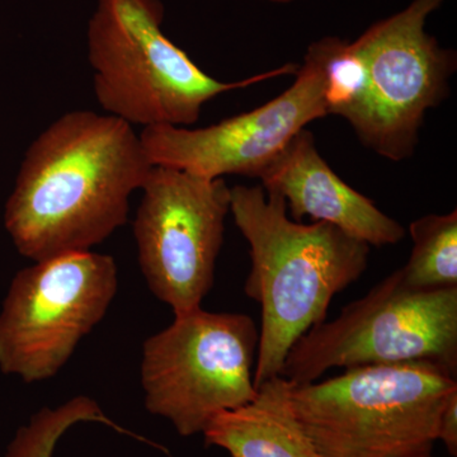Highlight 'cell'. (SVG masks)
I'll use <instances>...</instances> for the list:
<instances>
[{
  "instance_id": "obj_12",
  "label": "cell",
  "mask_w": 457,
  "mask_h": 457,
  "mask_svg": "<svg viewBox=\"0 0 457 457\" xmlns=\"http://www.w3.org/2000/svg\"><path fill=\"white\" fill-rule=\"evenodd\" d=\"M254 398L220 411L204 429V445L231 457H320L295 413L293 384L282 376L258 385Z\"/></svg>"
},
{
  "instance_id": "obj_3",
  "label": "cell",
  "mask_w": 457,
  "mask_h": 457,
  "mask_svg": "<svg viewBox=\"0 0 457 457\" xmlns=\"http://www.w3.org/2000/svg\"><path fill=\"white\" fill-rule=\"evenodd\" d=\"M456 376L429 361L362 366L293 384L291 400L320 457H423Z\"/></svg>"
},
{
  "instance_id": "obj_17",
  "label": "cell",
  "mask_w": 457,
  "mask_h": 457,
  "mask_svg": "<svg viewBox=\"0 0 457 457\" xmlns=\"http://www.w3.org/2000/svg\"><path fill=\"white\" fill-rule=\"evenodd\" d=\"M423 457H435V456H433L431 453V455H427V456H423Z\"/></svg>"
},
{
  "instance_id": "obj_10",
  "label": "cell",
  "mask_w": 457,
  "mask_h": 457,
  "mask_svg": "<svg viewBox=\"0 0 457 457\" xmlns=\"http://www.w3.org/2000/svg\"><path fill=\"white\" fill-rule=\"evenodd\" d=\"M328 37L312 42L296 79L263 106L209 128L152 126L140 134L150 163L176 168L204 179H257L309 123L328 114Z\"/></svg>"
},
{
  "instance_id": "obj_16",
  "label": "cell",
  "mask_w": 457,
  "mask_h": 457,
  "mask_svg": "<svg viewBox=\"0 0 457 457\" xmlns=\"http://www.w3.org/2000/svg\"><path fill=\"white\" fill-rule=\"evenodd\" d=\"M267 2L278 3V4H286V3H291L294 2V0H267Z\"/></svg>"
},
{
  "instance_id": "obj_7",
  "label": "cell",
  "mask_w": 457,
  "mask_h": 457,
  "mask_svg": "<svg viewBox=\"0 0 457 457\" xmlns=\"http://www.w3.org/2000/svg\"><path fill=\"white\" fill-rule=\"evenodd\" d=\"M442 2L414 0L353 41L365 66V80L345 120L363 145L389 161L413 154L427 111L449 95L455 53L442 49L426 32L427 18Z\"/></svg>"
},
{
  "instance_id": "obj_11",
  "label": "cell",
  "mask_w": 457,
  "mask_h": 457,
  "mask_svg": "<svg viewBox=\"0 0 457 457\" xmlns=\"http://www.w3.org/2000/svg\"><path fill=\"white\" fill-rule=\"evenodd\" d=\"M258 179L266 191L284 197L288 215L300 221L335 225L370 246L398 245L404 227L378 210L374 201L339 179L315 145L314 135L303 129L263 170Z\"/></svg>"
},
{
  "instance_id": "obj_6",
  "label": "cell",
  "mask_w": 457,
  "mask_h": 457,
  "mask_svg": "<svg viewBox=\"0 0 457 457\" xmlns=\"http://www.w3.org/2000/svg\"><path fill=\"white\" fill-rule=\"evenodd\" d=\"M260 330L239 312L201 308L174 315L143 345L141 386L150 413L183 437L203 433L220 411L254 398Z\"/></svg>"
},
{
  "instance_id": "obj_5",
  "label": "cell",
  "mask_w": 457,
  "mask_h": 457,
  "mask_svg": "<svg viewBox=\"0 0 457 457\" xmlns=\"http://www.w3.org/2000/svg\"><path fill=\"white\" fill-rule=\"evenodd\" d=\"M414 361L438 363L457 374V287H411L399 269L338 317L300 337L279 376L303 385L336 368Z\"/></svg>"
},
{
  "instance_id": "obj_4",
  "label": "cell",
  "mask_w": 457,
  "mask_h": 457,
  "mask_svg": "<svg viewBox=\"0 0 457 457\" xmlns=\"http://www.w3.org/2000/svg\"><path fill=\"white\" fill-rule=\"evenodd\" d=\"M161 0H98L88 27L95 95L107 114L145 128L194 125L204 104L222 93L296 74L286 64L239 82L204 73L162 31Z\"/></svg>"
},
{
  "instance_id": "obj_14",
  "label": "cell",
  "mask_w": 457,
  "mask_h": 457,
  "mask_svg": "<svg viewBox=\"0 0 457 457\" xmlns=\"http://www.w3.org/2000/svg\"><path fill=\"white\" fill-rule=\"evenodd\" d=\"M83 422H101L119 428L104 416L95 400L77 396L57 408H42L26 426L18 429L4 457H53L57 442L71 427Z\"/></svg>"
},
{
  "instance_id": "obj_9",
  "label": "cell",
  "mask_w": 457,
  "mask_h": 457,
  "mask_svg": "<svg viewBox=\"0 0 457 457\" xmlns=\"http://www.w3.org/2000/svg\"><path fill=\"white\" fill-rule=\"evenodd\" d=\"M132 224L141 272L174 315L201 308L215 278L230 212V188L176 168L154 165Z\"/></svg>"
},
{
  "instance_id": "obj_2",
  "label": "cell",
  "mask_w": 457,
  "mask_h": 457,
  "mask_svg": "<svg viewBox=\"0 0 457 457\" xmlns=\"http://www.w3.org/2000/svg\"><path fill=\"white\" fill-rule=\"evenodd\" d=\"M230 212L249 245L245 294L262 312L257 387L281 374L295 342L326 321L333 297L363 275L370 245L328 222L293 220L284 197L262 186L230 188Z\"/></svg>"
},
{
  "instance_id": "obj_8",
  "label": "cell",
  "mask_w": 457,
  "mask_h": 457,
  "mask_svg": "<svg viewBox=\"0 0 457 457\" xmlns=\"http://www.w3.org/2000/svg\"><path fill=\"white\" fill-rule=\"evenodd\" d=\"M33 263L17 273L0 312V370L29 384L64 368L119 287L111 255L79 252Z\"/></svg>"
},
{
  "instance_id": "obj_13",
  "label": "cell",
  "mask_w": 457,
  "mask_h": 457,
  "mask_svg": "<svg viewBox=\"0 0 457 457\" xmlns=\"http://www.w3.org/2000/svg\"><path fill=\"white\" fill-rule=\"evenodd\" d=\"M411 257L402 267L405 284L420 290L457 287V212L423 216L409 225Z\"/></svg>"
},
{
  "instance_id": "obj_15",
  "label": "cell",
  "mask_w": 457,
  "mask_h": 457,
  "mask_svg": "<svg viewBox=\"0 0 457 457\" xmlns=\"http://www.w3.org/2000/svg\"><path fill=\"white\" fill-rule=\"evenodd\" d=\"M437 441L445 445L451 456L457 457V389L450 394L442 408Z\"/></svg>"
},
{
  "instance_id": "obj_1",
  "label": "cell",
  "mask_w": 457,
  "mask_h": 457,
  "mask_svg": "<svg viewBox=\"0 0 457 457\" xmlns=\"http://www.w3.org/2000/svg\"><path fill=\"white\" fill-rule=\"evenodd\" d=\"M154 167L140 135L111 114L71 111L27 149L4 225L33 262L89 252L128 221Z\"/></svg>"
}]
</instances>
